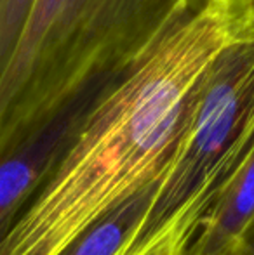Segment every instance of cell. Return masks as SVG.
I'll return each mask as SVG.
<instances>
[{"mask_svg":"<svg viewBox=\"0 0 254 255\" xmlns=\"http://www.w3.org/2000/svg\"><path fill=\"white\" fill-rule=\"evenodd\" d=\"M254 0H206L99 99L0 255H54L138 188L166 177L207 70Z\"/></svg>","mask_w":254,"mask_h":255,"instance_id":"6da1fadb","label":"cell"},{"mask_svg":"<svg viewBox=\"0 0 254 255\" xmlns=\"http://www.w3.org/2000/svg\"><path fill=\"white\" fill-rule=\"evenodd\" d=\"M206 0H38L0 84V139L127 73Z\"/></svg>","mask_w":254,"mask_h":255,"instance_id":"7a4b0ae2","label":"cell"},{"mask_svg":"<svg viewBox=\"0 0 254 255\" xmlns=\"http://www.w3.org/2000/svg\"><path fill=\"white\" fill-rule=\"evenodd\" d=\"M254 146V7L207 70L183 144L122 255L187 254L200 221Z\"/></svg>","mask_w":254,"mask_h":255,"instance_id":"3957f363","label":"cell"},{"mask_svg":"<svg viewBox=\"0 0 254 255\" xmlns=\"http://www.w3.org/2000/svg\"><path fill=\"white\" fill-rule=\"evenodd\" d=\"M254 221V146L200 221L185 255H228Z\"/></svg>","mask_w":254,"mask_h":255,"instance_id":"277c9868","label":"cell"},{"mask_svg":"<svg viewBox=\"0 0 254 255\" xmlns=\"http://www.w3.org/2000/svg\"><path fill=\"white\" fill-rule=\"evenodd\" d=\"M162 179L141 186L122 202L113 205L54 255H122L129 242L141 228Z\"/></svg>","mask_w":254,"mask_h":255,"instance_id":"5b68a950","label":"cell"},{"mask_svg":"<svg viewBox=\"0 0 254 255\" xmlns=\"http://www.w3.org/2000/svg\"><path fill=\"white\" fill-rule=\"evenodd\" d=\"M38 0H0V84L14 61Z\"/></svg>","mask_w":254,"mask_h":255,"instance_id":"8992f818","label":"cell"},{"mask_svg":"<svg viewBox=\"0 0 254 255\" xmlns=\"http://www.w3.org/2000/svg\"><path fill=\"white\" fill-rule=\"evenodd\" d=\"M239 249H242L248 255H254V221L248 228V231L244 233V236H242Z\"/></svg>","mask_w":254,"mask_h":255,"instance_id":"52a82bcc","label":"cell"},{"mask_svg":"<svg viewBox=\"0 0 254 255\" xmlns=\"http://www.w3.org/2000/svg\"><path fill=\"white\" fill-rule=\"evenodd\" d=\"M146 255H185V254H181L180 250H176L174 247H171V245H162V247H159V249L148 252Z\"/></svg>","mask_w":254,"mask_h":255,"instance_id":"ba28073f","label":"cell"},{"mask_svg":"<svg viewBox=\"0 0 254 255\" xmlns=\"http://www.w3.org/2000/svg\"><path fill=\"white\" fill-rule=\"evenodd\" d=\"M228 255H248V254H246V252H244V250H242V249H235L234 252H230V254H228Z\"/></svg>","mask_w":254,"mask_h":255,"instance_id":"9c48e42d","label":"cell"}]
</instances>
